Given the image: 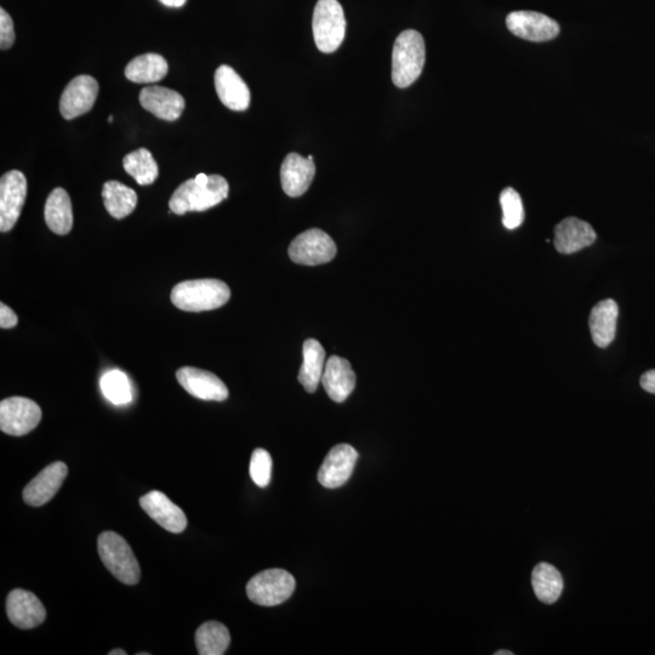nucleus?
<instances>
[{
  "mask_svg": "<svg viewBox=\"0 0 655 655\" xmlns=\"http://www.w3.org/2000/svg\"><path fill=\"white\" fill-rule=\"evenodd\" d=\"M229 192V182L220 175H209L207 184H198L196 179H190L174 192L169 208L176 215L205 212L224 202Z\"/></svg>",
  "mask_w": 655,
  "mask_h": 655,
  "instance_id": "obj_1",
  "label": "nucleus"
},
{
  "mask_svg": "<svg viewBox=\"0 0 655 655\" xmlns=\"http://www.w3.org/2000/svg\"><path fill=\"white\" fill-rule=\"evenodd\" d=\"M231 290L219 279H193L173 288L172 301L186 312H203L219 309L229 303Z\"/></svg>",
  "mask_w": 655,
  "mask_h": 655,
  "instance_id": "obj_2",
  "label": "nucleus"
},
{
  "mask_svg": "<svg viewBox=\"0 0 655 655\" xmlns=\"http://www.w3.org/2000/svg\"><path fill=\"white\" fill-rule=\"evenodd\" d=\"M426 49L423 36L417 31H404L392 50V81L404 89L417 82L424 70Z\"/></svg>",
  "mask_w": 655,
  "mask_h": 655,
  "instance_id": "obj_3",
  "label": "nucleus"
},
{
  "mask_svg": "<svg viewBox=\"0 0 655 655\" xmlns=\"http://www.w3.org/2000/svg\"><path fill=\"white\" fill-rule=\"evenodd\" d=\"M99 555L102 563L115 577L125 585L140 582L141 569L138 560L127 540L115 532H104L98 540Z\"/></svg>",
  "mask_w": 655,
  "mask_h": 655,
  "instance_id": "obj_4",
  "label": "nucleus"
},
{
  "mask_svg": "<svg viewBox=\"0 0 655 655\" xmlns=\"http://www.w3.org/2000/svg\"><path fill=\"white\" fill-rule=\"evenodd\" d=\"M313 38L324 54H332L343 44L346 34L344 9L338 0H318L312 20Z\"/></svg>",
  "mask_w": 655,
  "mask_h": 655,
  "instance_id": "obj_5",
  "label": "nucleus"
},
{
  "mask_svg": "<svg viewBox=\"0 0 655 655\" xmlns=\"http://www.w3.org/2000/svg\"><path fill=\"white\" fill-rule=\"evenodd\" d=\"M295 585L293 575L284 569H267L250 579L247 595L255 605L278 606L292 597Z\"/></svg>",
  "mask_w": 655,
  "mask_h": 655,
  "instance_id": "obj_6",
  "label": "nucleus"
},
{
  "mask_svg": "<svg viewBox=\"0 0 655 655\" xmlns=\"http://www.w3.org/2000/svg\"><path fill=\"white\" fill-rule=\"evenodd\" d=\"M42 420V409L25 397H10L0 403V430L10 436H25Z\"/></svg>",
  "mask_w": 655,
  "mask_h": 655,
  "instance_id": "obj_7",
  "label": "nucleus"
},
{
  "mask_svg": "<svg viewBox=\"0 0 655 655\" xmlns=\"http://www.w3.org/2000/svg\"><path fill=\"white\" fill-rule=\"evenodd\" d=\"M338 248L332 237L320 229H311L296 237L289 247V256L295 264L317 266L332 261Z\"/></svg>",
  "mask_w": 655,
  "mask_h": 655,
  "instance_id": "obj_8",
  "label": "nucleus"
},
{
  "mask_svg": "<svg viewBox=\"0 0 655 655\" xmlns=\"http://www.w3.org/2000/svg\"><path fill=\"white\" fill-rule=\"evenodd\" d=\"M27 196L26 176L10 170L0 180V231L9 232L19 220Z\"/></svg>",
  "mask_w": 655,
  "mask_h": 655,
  "instance_id": "obj_9",
  "label": "nucleus"
},
{
  "mask_svg": "<svg viewBox=\"0 0 655 655\" xmlns=\"http://www.w3.org/2000/svg\"><path fill=\"white\" fill-rule=\"evenodd\" d=\"M506 26L514 36L534 43L552 41L561 31L555 20L535 11H514L506 17Z\"/></svg>",
  "mask_w": 655,
  "mask_h": 655,
  "instance_id": "obj_10",
  "label": "nucleus"
},
{
  "mask_svg": "<svg viewBox=\"0 0 655 655\" xmlns=\"http://www.w3.org/2000/svg\"><path fill=\"white\" fill-rule=\"evenodd\" d=\"M99 94V83L91 76H78L68 83L60 100L61 116L71 119L88 113Z\"/></svg>",
  "mask_w": 655,
  "mask_h": 655,
  "instance_id": "obj_11",
  "label": "nucleus"
},
{
  "mask_svg": "<svg viewBox=\"0 0 655 655\" xmlns=\"http://www.w3.org/2000/svg\"><path fill=\"white\" fill-rule=\"evenodd\" d=\"M358 460V453L350 444H338L324 459L318 481L323 487L335 489L350 480Z\"/></svg>",
  "mask_w": 655,
  "mask_h": 655,
  "instance_id": "obj_12",
  "label": "nucleus"
},
{
  "mask_svg": "<svg viewBox=\"0 0 655 655\" xmlns=\"http://www.w3.org/2000/svg\"><path fill=\"white\" fill-rule=\"evenodd\" d=\"M176 379L191 396L203 401L222 402L229 398V389L215 374L193 367H184L176 373Z\"/></svg>",
  "mask_w": 655,
  "mask_h": 655,
  "instance_id": "obj_13",
  "label": "nucleus"
},
{
  "mask_svg": "<svg viewBox=\"0 0 655 655\" xmlns=\"http://www.w3.org/2000/svg\"><path fill=\"white\" fill-rule=\"evenodd\" d=\"M7 613L11 624L22 630L37 628L47 618V611L41 600L32 592L22 589L10 592Z\"/></svg>",
  "mask_w": 655,
  "mask_h": 655,
  "instance_id": "obj_14",
  "label": "nucleus"
},
{
  "mask_svg": "<svg viewBox=\"0 0 655 655\" xmlns=\"http://www.w3.org/2000/svg\"><path fill=\"white\" fill-rule=\"evenodd\" d=\"M67 474V465L61 463V461H56V463L45 467L24 489L22 497H24L25 503L34 506V508L49 503L60 491Z\"/></svg>",
  "mask_w": 655,
  "mask_h": 655,
  "instance_id": "obj_15",
  "label": "nucleus"
},
{
  "mask_svg": "<svg viewBox=\"0 0 655 655\" xmlns=\"http://www.w3.org/2000/svg\"><path fill=\"white\" fill-rule=\"evenodd\" d=\"M140 505L146 514L165 531L174 534L185 531L187 527L185 512L164 493L158 491L147 493L140 499Z\"/></svg>",
  "mask_w": 655,
  "mask_h": 655,
  "instance_id": "obj_16",
  "label": "nucleus"
},
{
  "mask_svg": "<svg viewBox=\"0 0 655 655\" xmlns=\"http://www.w3.org/2000/svg\"><path fill=\"white\" fill-rule=\"evenodd\" d=\"M215 89L222 104L232 111L243 112L250 106V90L232 67L222 65L215 72Z\"/></svg>",
  "mask_w": 655,
  "mask_h": 655,
  "instance_id": "obj_17",
  "label": "nucleus"
},
{
  "mask_svg": "<svg viewBox=\"0 0 655 655\" xmlns=\"http://www.w3.org/2000/svg\"><path fill=\"white\" fill-rule=\"evenodd\" d=\"M140 104L163 121L174 122L185 110V100L175 90L163 87H147L141 90Z\"/></svg>",
  "mask_w": 655,
  "mask_h": 655,
  "instance_id": "obj_18",
  "label": "nucleus"
},
{
  "mask_svg": "<svg viewBox=\"0 0 655 655\" xmlns=\"http://www.w3.org/2000/svg\"><path fill=\"white\" fill-rule=\"evenodd\" d=\"M596 232L584 220L567 218L555 227L554 244L558 253L574 254L592 246L596 241Z\"/></svg>",
  "mask_w": 655,
  "mask_h": 655,
  "instance_id": "obj_19",
  "label": "nucleus"
},
{
  "mask_svg": "<svg viewBox=\"0 0 655 655\" xmlns=\"http://www.w3.org/2000/svg\"><path fill=\"white\" fill-rule=\"evenodd\" d=\"M322 384L334 402H345L356 387V374L351 363L339 356L329 357L324 368Z\"/></svg>",
  "mask_w": 655,
  "mask_h": 655,
  "instance_id": "obj_20",
  "label": "nucleus"
},
{
  "mask_svg": "<svg viewBox=\"0 0 655 655\" xmlns=\"http://www.w3.org/2000/svg\"><path fill=\"white\" fill-rule=\"evenodd\" d=\"M315 163L309 158H304L298 153H290L284 159L281 168V182L283 191L289 197H300L310 189L315 179Z\"/></svg>",
  "mask_w": 655,
  "mask_h": 655,
  "instance_id": "obj_21",
  "label": "nucleus"
},
{
  "mask_svg": "<svg viewBox=\"0 0 655 655\" xmlns=\"http://www.w3.org/2000/svg\"><path fill=\"white\" fill-rule=\"evenodd\" d=\"M618 316V304L612 299L603 300L592 309L589 326L596 346L606 349L613 343L617 333Z\"/></svg>",
  "mask_w": 655,
  "mask_h": 655,
  "instance_id": "obj_22",
  "label": "nucleus"
},
{
  "mask_svg": "<svg viewBox=\"0 0 655 655\" xmlns=\"http://www.w3.org/2000/svg\"><path fill=\"white\" fill-rule=\"evenodd\" d=\"M45 222L56 235L65 236L73 227L71 198L64 189L50 193L44 210Z\"/></svg>",
  "mask_w": 655,
  "mask_h": 655,
  "instance_id": "obj_23",
  "label": "nucleus"
},
{
  "mask_svg": "<svg viewBox=\"0 0 655 655\" xmlns=\"http://www.w3.org/2000/svg\"><path fill=\"white\" fill-rule=\"evenodd\" d=\"M304 363L299 372L300 384L304 389L313 393L318 389L326 368V352L320 341L315 339L306 340L304 343Z\"/></svg>",
  "mask_w": 655,
  "mask_h": 655,
  "instance_id": "obj_24",
  "label": "nucleus"
},
{
  "mask_svg": "<svg viewBox=\"0 0 655 655\" xmlns=\"http://www.w3.org/2000/svg\"><path fill=\"white\" fill-rule=\"evenodd\" d=\"M168 62L158 54H144L130 61L125 77L136 84L156 83L167 76Z\"/></svg>",
  "mask_w": 655,
  "mask_h": 655,
  "instance_id": "obj_25",
  "label": "nucleus"
},
{
  "mask_svg": "<svg viewBox=\"0 0 655 655\" xmlns=\"http://www.w3.org/2000/svg\"><path fill=\"white\" fill-rule=\"evenodd\" d=\"M105 208L112 218L121 220L134 212L138 204V195L122 182L107 181L102 189Z\"/></svg>",
  "mask_w": 655,
  "mask_h": 655,
  "instance_id": "obj_26",
  "label": "nucleus"
},
{
  "mask_svg": "<svg viewBox=\"0 0 655 655\" xmlns=\"http://www.w3.org/2000/svg\"><path fill=\"white\" fill-rule=\"evenodd\" d=\"M532 585L538 600L552 605L562 595L563 578L557 568L550 563L541 562L532 573Z\"/></svg>",
  "mask_w": 655,
  "mask_h": 655,
  "instance_id": "obj_27",
  "label": "nucleus"
},
{
  "mask_svg": "<svg viewBox=\"0 0 655 655\" xmlns=\"http://www.w3.org/2000/svg\"><path fill=\"white\" fill-rule=\"evenodd\" d=\"M229 629L219 622H207L196 632L197 651L201 655H222L230 647Z\"/></svg>",
  "mask_w": 655,
  "mask_h": 655,
  "instance_id": "obj_28",
  "label": "nucleus"
},
{
  "mask_svg": "<svg viewBox=\"0 0 655 655\" xmlns=\"http://www.w3.org/2000/svg\"><path fill=\"white\" fill-rule=\"evenodd\" d=\"M123 167L125 172L141 186L152 185L158 178V164L146 148H140L125 156Z\"/></svg>",
  "mask_w": 655,
  "mask_h": 655,
  "instance_id": "obj_29",
  "label": "nucleus"
},
{
  "mask_svg": "<svg viewBox=\"0 0 655 655\" xmlns=\"http://www.w3.org/2000/svg\"><path fill=\"white\" fill-rule=\"evenodd\" d=\"M104 396L116 406H123L133 401V390L130 381L121 370H110L100 381Z\"/></svg>",
  "mask_w": 655,
  "mask_h": 655,
  "instance_id": "obj_30",
  "label": "nucleus"
},
{
  "mask_svg": "<svg viewBox=\"0 0 655 655\" xmlns=\"http://www.w3.org/2000/svg\"><path fill=\"white\" fill-rule=\"evenodd\" d=\"M500 204L503 209V225L508 230L518 229L524 221V208L520 193L508 187L501 192Z\"/></svg>",
  "mask_w": 655,
  "mask_h": 655,
  "instance_id": "obj_31",
  "label": "nucleus"
},
{
  "mask_svg": "<svg viewBox=\"0 0 655 655\" xmlns=\"http://www.w3.org/2000/svg\"><path fill=\"white\" fill-rule=\"evenodd\" d=\"M250 477L261 488L269 486L272 474V458L265 449H255L249 467Z\"/></svg>",
  "mask_w": 655,
  "mask_h": 655,
  "instance_id": "obj_32",
  "label": "nucleus"
},
{
  "mask_svg": "<svg viewBox=\"0 0 655 655\" xmlns=\"http://www.w3.org/2000/svg\"><path fill=\"white\" fill-rule=\"evenodd\" d=\"M15 42L14 22L4 9H0V48L7 50Z\"/></svg>",
  "mask_w": 655,
  "mask_h": 655,
  "instance_id": "obj_33",
  "label": "nucleus"
},
{
  "mask_svg": "<svg viewBox=\"0 0 655 655\" xmlns=\"http://www.w3.org/2000/svg\"><path fill=\"white\" fill-rule=\"evenodd\" d=\"M17 326L16 313L5 304H0V328L10 329Z\"/></svg>",
  "mask_w": 655,
  "mask_h": 655,
  "instance_id": "obj_34",
  "label": "nucleus"
},
{
  "mask_svg": "<svg viewBox=\"0 0 655 655\" xmlns=\"http://www.w3.org/2000/svg\"><path fill=\"white\" fill-rule=\"evenodd\" d=\"M640 383L643 390L655 395V369L643 374Z\"/></svg>",
  "mask_w": 655,
  "mask_h": 655,
  "instance_id": "obj_35",
  "label": "nucleus"
},
{
  "mask_svg": "<svg viewBox=\"0 0 655 655\" xmlns=\"http://www.w3.org/2000/svg\"><path fill=\"white\" fill-rule=\"evenodd\" d=\"M159 2L168 8H181L184 7L187 0H159Z\"/></svg>",
  "mask_w": 655,
  "mask_h": 655,
  "instance_id": "obj_36",
  "label": "nucleus"
},
{
  "mask_svg": "<svg viewBox=\"0 0 655 655\" xmlns=\"http://www.w3.org/2000/svg\"><path fill=\"white\" fill-rule=\"evenodd\" d=\"M127 652H124L123 649H115V651H111L110 655H125Z\"/></svg>",
  "mask_w": 655,
  "mask_h": 655,
  "instance_id": "obj_37",
  "label": "nucleus"
},
{
  "mask_svg": "<svg viewBox=\"0 0 655 655\" xmlns=\"http://www.w3.org/2000/svg\"><path fill=\"white\" fill-rule=\"evenodd\" d=\"M495 655H514V652H510V651H499V652L495 653Z\"/></svg>",
  "mask_w": 655,
  "mask_h": 655,
  "instance_id": "obj_38",
  "label": "nucleus"
},
{
  "mask_svg": "<svg viewBox=\"0 0 655 655\" xmlns=\"http://www.w3.org/2000/svg\"><path fill=\"white\" fill-rule=\"evenodd\" d=\"M112 122H113V116L108 117V123H112Z\"/></svg>",
  "mask_w": 655,
  "mask_h": 655,
  "instance_id": "obj_39",
  "label": "nucleus"
},
{
  "mask_svg": "<svg viewBox=\"0 0 655 655\" xmlns=\"http://www.w3.org/2000/svg\"><path fill=\"white\" fill-rule=\"evenodd\" d=\"M307 158H309V159H311V161H313V156H309V157H307Z\"/></svg>",
  "mask_w": 655,
  "mask_h": 655,
  "instance_id": "obj_40",
  "label": "nucleus"
}]
</instances>
